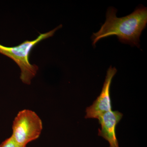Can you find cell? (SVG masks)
I'll return each instance as SVG.
<instances>
[{
    "instance_id": "cell-3",
    "label": "cell",
    "mask_w": 147,
    "mask_h": 147,
    "mask_svg": "<svg viewBox=\"0 0 147 147\" xmlns=\"http://www.w3.org/2000/svg\"><path fill=\"white\" fill-rule=\"evenodd\" d=\"M42 129V121L36 113L31 110H22L13 121L11 137L18 144L26 147L38 139Z\"/></svg>"
},
{
    "instance_id": "cell-1",
    "label": "cell",
    "mask_w": 147,
    "mask_h": 147,
    "mask_svg": "<svg viewBox=\"0 0 147 147\" xmlns=\"http://www.w3.org/2000/svg\"><path fill=\"white\" fill-rule=\"evenodd\" d=\"M117 11L114 7L108 9L105 23L92 36L93 45H95L101 38L116 36L122 43L140 48L139 38L147 26L146 7H139L131 14L121 18L116 16Z\"/></svg>"
},
{
    "instance_id": "cell-6",
    "label": "cell",
    "mask_w": 147,
    "mask_h": 147,
    "mask_svg": "<svg viewBox=\"0 0 147 147\" xmlns=\"http://www.w3.org/2000/svg\"><path fill=\"white\" fill-rule=\"evenodd\" d=\"M0 147H26L22 146L18 144L10 137L7 139L0 144Z\"/></svg>"
},
{
    "instance_id": "cell-5",
    "label": "cell",
    "mask_w": 147,
    "mask_h": 147,
    "mask_svg": "<svg viewBox=\"0 0 147 147\" xmlns=\"http://www.w3.org/2000/svg\"><path fill=\"white\" fill-rule=\"evenodd\" d=\"M123 115L118 111L105 112L98 118L101 129H98V135L109 142L110 147H119L116 135L117 125L121 119Z\"/></svg>"
},
{
    "instance_id": "cell-4",
    "label": "cell",
    "mask_w": 147,
    "mask_h": 147,
    "mask_svg": "<svg viewBox=\"0 0 147 147\" xmlns=\"http://www.w3.org/2000/svg\"><path fill=\"white\" fill-rule=\"evenodd\" d=\"M117 72L115 67L110 66L107 71L106 77L100 95L86 110L85 118L98 119L105 112L112 110L110 88L113 77Z\"/></svg>"
},
{
    "instance_id": "cell-2",
    "label": "cell",
    "mask_w": 147,
    "mask_h": 147,
    "mask_svg": "<svg viewBox=\"0 0 147 147\" xmlns=\"http://www.w3.org/2000/svg\"><path fill=\"white\" fill-rule=\"evenodd\" d=\"M62 27L61 25L52 30L44 34H40L36 39L26 40L18 46L7 47L0 44V53L13 60L21 69L20 79L27 85H30L32 79L36 75L38 67L31 64L29 61V56L32 49L43 40L53 36L55 32Z\"/></svg>"
}]
</instances>
